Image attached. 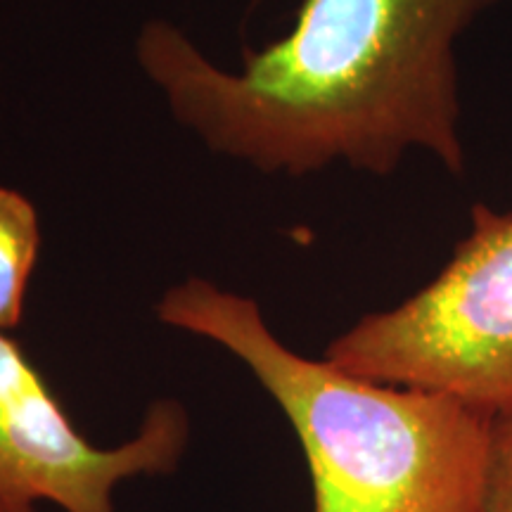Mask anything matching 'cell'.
I'll list each match as a JSON object with an SVG mask.
<instances>
[{"label":"cell","instance_id":"2","mask_svg":"<svg viewBox=\"0 0 512 512\" xmlns=\"http://www.w3.org/2000/svg\"><path fill=\"white\" fill-rule=\"evenodd\" d=\"M155 316L228 351L271 396L302 446L313 512L486 510L491 413L299 354L259 302L209 278L171 285Z\"/></svg>","mask_w":512,"mask_h":512},{"label":"cell","instance_id":"6","mask_svg":"<svg viewBox=\"0 0 512 512\" xmlns=\"http://www.w3.org/2000/svg\"><path fill=\"white\" fill-rule=\"evenodd\" d=\"M484 512H512V408L491 425V467Z\"/></svg>","mask_w":512,"mask_h":512},{"label":"cell","instance_id":"5","mask_svg":"<svg viewBox=\"0 0 512 512\" xmlns=\"http://www.w3.org/2000/svg\"><path fill=\"white\" fill-rule=\"evenodd\" d=\"M41 249L38 211L27 195L0 185V330L24 318V302Z\"/></svg>","mask_w":512,"mask_h":512},{"label":"cell","instance_id":"4","mask_svg":"<svg viewBox=\"0 0 512 512\" xmlns=\"http://www.w3.org/2000/svg\"><path fill=\"white\" fill-rule=\"evenodd\" d=\"M190 434L188 408L162 396L131 437L93 444L27 351L0 330V512H119V486L174 475Z\"/></svg>","mask_w":512,"mask_h":512},{"label":"cell","instance_id":"3","mask_svg":"<svg viewBox=\"0 0 512 512\" xmlns=\"http://www.w3.org/2000/svg\"><path fill=\"white\" fill-rule=\"evenodd\" d=\"M470 230L427 285L366 313L325 358L368 380L512 408V214L475 204Z\"/></svg>","mask_w":512,"mask_h":512},{"label":"cell","instance_id":"1","mask_svg":"<svg viewBox=\"0 0 512 512\" xmlns=\"http://www.w3.org/2000/svg\"><path fill=\"white\" fill-rule=\"evenodd\" d=\"M501 0H302L292 29L211 62L169 19L133 55L176 124L266 176L349 166L389 176L408 152L463 174L458 43Z\"/></svg>","mask_w":512,"mask_h":512}]
</instances>
